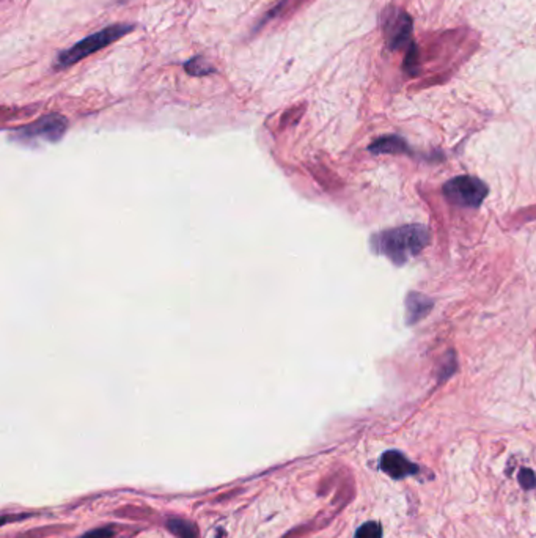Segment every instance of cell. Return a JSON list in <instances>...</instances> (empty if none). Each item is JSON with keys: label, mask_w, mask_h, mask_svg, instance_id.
Returning <instances> with one entry per match:
<instances>
[{"label": "cell", "mask_w": 536, "mask_h": 538, "mask_svg": "<svg viewBox=\"0 0 536 538\" xmlns=\"http://www.w3.org/2000/svg\"><path fill=\"white\" fill-rule=\"evenodd\" d=\"M186 69H188L189 73L194 74V76H205V74L212 73L214 71V68L210 67L208 62L200 59V57L198 59H192L188 65H186Z\"/></svg>", "instance_id": "8fae6325"}, {"label": "cell", "mask_w": 536, "mask_h": 538, "mask_svg": "<svg viewBox=\"0 0 536 538\" xmlns=\"http://www.w3.org/2000/svg\"><path fill=\"white\" fill-rule=\"evenodd\" d=\"M434 303L420 293H409L406 298V318L407 325H416L431 312Z\"/></svg>", "instance_id": "52a82bcc"}, {"label": "cell", "mask_w": 536, "mask_h": 538, "mask_svg": "<svg viewBox=\"0 0 536 538\" xmlns=\"http://www.w3.org/2000/svg\"><path fill=\"white\" fill-rule=\"evenodd\" d=\"M382 537V527L380 522L370 521L365 522V525L360 526L359 530H357L354 538H381Z\"/></svg>", "instance_id": "30bf717a"}, {"label": "cell", "mask_w": 536, "mask_h": 538, "mask_svg": "<svg viewBox=\"0 0 536 538\" xmlns=\"http://www.w3.org/2000/svg\"><path fill=\"white\" fill-rule=\"evenodd\" d=\"M384 32L392 49H401L409 45L412 35V21L401 10L387 11L384 21Z\"/></svg>", "instance_id": "277c9868"}, {"label": "cell", "mask_w": 536, "mask_h": 538, "mask_svg": "<svg viewBox=\"0 0 536 538\" xmlns=\"http://www.w3.org/2000/svg\"><path fill=\"white\" fill-rule=\"evenodd\" d=\"M444 196L455 205L477 208L488 196V186L475 176H456L445 183Z\"/></svg>", "instance_id": "3957f363"}, {"label": "cell", "mask_w": 536, "mask_h": 538, "mask_svg": "<svg viewBox=\"0 0 536 538\" xmlns=\"http://www.w3.org/2000/svg\"><path fill=\"white\" fill-rule=\"evenodd\" d=\"M134 30V26L127 24H115L103 28L93 35H89L87 38L76 43L74 46H71L67 51H63L59 57H57V68H68L71 65L81 62L85 57L95 54L101 49L112 45L113 41H118L123 38L125 35Z\"/></svg>", "instance_id": "7a4b0ae2"}, {"label": "cell", "mask_w": 536, "mask_h": 538, "mask_svg": "<svg viewBox=\"0 0 536 538\" xmlns=\"http://www.w3.org/2000/svg\"><path fill=\"white\" fill-rule=\"evenodd\" d=\"M113 535L112 529H98L93 530V532L84 535L82 538H110Z\"/></svg>", "instance_id": "4fadbf2b"}, {"label": "cell", "mask_w": 536, "mask_h": 538, "mask_svg": "<svg viewBox=\"0 0 536 538\" xmlns=\"http://www.w3.org/2000/svg\"><path fill=\"white\" fill-rule=\"evenodd\" d=\"M67 120L62 116H46L35 121L30 126H25L23 133L25 135H45L46 139H59L65 133Z\"/></svg>", "instance_id": "8992f818"}, {"label": "cell", "mask_w": 536, "mask_h": 538, "mask_svg": "<svg viewBox=\"0 0 536 538\" xmlns=\"http://www.w3.org/2000/svg\"><path fill=\"white\" fill-rule=\"evenodd\" d=\"M519 483L523 485L525 490H532V488L536 485V477L530 469H523L519 472Z\"/></svg>", "instance_id": "7c38bea8"}, {"label": "cell", "mask_w": 536, "mask_h": 538, "mask_svg": "<svg viewBox=\"0 0 536 538\" xmlns=\"http://www.w3.org/2000/svg\"><path fill=\"white\" fill-rule=\"evenodd\" d=\"M428 244H430V230L421 224L390 228L371 238V247L375 252L387 257L398 267L418 255Z\"/></svg>", "instance_id": "6da1fadb"}, {"label": "cell", "mask_w": 536, "mask_h": 538, "mask_svg": "<svg viewBox=\"0 0 536 538\" xmlns=\"http://www.w3.org/2000/svg\"><path fill=\"white\" fill-rule=\"evenodd\" d=\"M370 152H373L375 155L407 153V143L404 139L398 138V135H385V138H381L371 143Z\"/></svg>", "instance_id": "ba28073f"}, {"label": "cell", "mask_w": 536, "mask_h": 538, "mask_svg": "<svg viewBox=\"0 0 536 538\" xmlns=\"http://www.w3.org/2000/svg\"><path fill=\"white\" fill-rule=\"evenodd\" d=\"M381 469L392 478H398V480L404 478L407 476L418 474L420 472V468L417 464L406 460V456L397 450L385 452L381 458Z\"/></svg>", "instance_id": "5b68a950"}, {"label": "cell", "mask_w": 536, "mask_h": 538, "mask_svg": "<svg viewBox=\"0 0 536 538\" xmlns=\"http://www.w3.org/2000/svg\"><path fill=\"white\" fill-rule=\"evenodd\" d=\"M169 527L173 534H176L180 538H197V529L189 521L184 520H170Z\"/></svg>", "instance_id": "9c48e42d"}]
</instances>
